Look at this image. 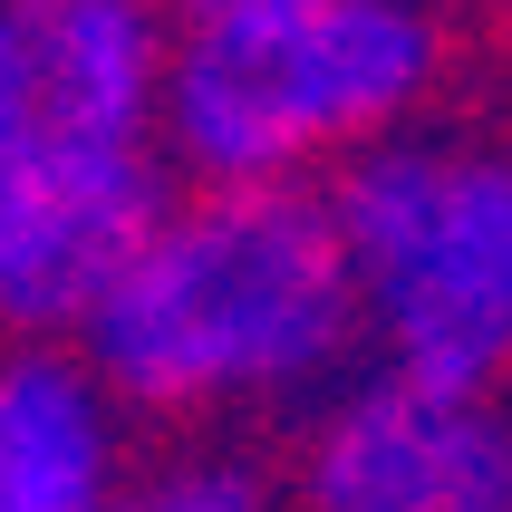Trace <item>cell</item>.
I'll list each match as a JSON object with an SVG mask.
<instances>
[{"label":"cell","mask_w":512,"mask_h":512,"mask_svg":"<svg viewBox=\"0 0 512 512\" xmlns=\"http://www.w3.org/2000/svg\"><path fill=\"white\" fill-rule=\"evenodd\" d=\"M78 348L136 416L319 397L368 348L329 184H184Z\"/></svg>","instance_id":"obj_1"},{"label":"cell","mask_w":512,"mask_h":512,"mask_svg":"<svg viewBox=\"0 0 512 512\" xmlns=\"http://www.w3.org/2000/svg\"><path fill=\"white\" fill-rule=\"evenodd\" d=\"M435 68L416 0H184L155 136L184 184H329L416 126Z\"/></svg>","instance_id":"obj_2"},{"label":"cell","mask_w":512,"mask_h":512,"mask_svg":"<svg viewBox=\"0 0 512 512\" xmlns=\"http://www.w3.org/2000/svg\"><path fill=\"white\" fill-rule=\"evenodd\" d=\"M368 348L397 377H512V155L464 136H387L329 174Z\"/></svg>","instance_id":"obj_3"},{"label":"cell","mask_w":512,"mask_h":512,"mask_svg":"<svg viewBox=\"0 0 512 512\" xmlns=\"http://www.w3.org/2000/svg\"><path fill=\"white\" fill-rule=\"evenodd\" d=\"M174 194L184 174L155 136L0 174V339H87Z\"/></svg>","instance_id":"obj_4"},{"label":"cell","mask_w":512,"mask_h":512,"mask_svg":"<svg viewBox=\"0 0 512 512\" xmlns=\"http://www.w3.org/2000/svg\"><path fill=\"white\" fill-rule=\"evenodd\" d=\"M310 512H512V416L493 387L377 368L319 406L300 445Z\"/></svg>","instance_id":"obj_5"},{"label":"cell","mask_w":512,"mask_h":512,"mask_svg":"<svg viewBox=\"0 0 512 512\" xmlns=\"http://www.w3.org/2000/svg\"><path fill=\"white\" fill-rule=\"evenodd\" d=\"M165 49L174 20L155 0H0V174L155 136Z\"/></svg>","instance_id":"obj_6"},{"label":"cell","mask_w":512,"mask_h":512,"mask_svg":"<svg viewBox=\"0 0 512 512\" xmlns=\"http://www.w3.org/2000/svg\"><path fill=\"white\" fill-rule=\"evenodd\" d=\"M126 493V397L78 339H0V512H107Z\"/></svg>","instance_id":"obj_7"},{"label":"cell","mask_w":512,"mask_h":512,"mask_svg":"<svg viewBox=\"0 0 512 512\" xmlns=\"http://www.w3.org/2000/svg\"><path fill=\"white\" fill-rule=\"evenodd\" d=\"M107 512H271V484L242 455H174L155 474H136Z\"/></svg>","instance_id":"obj_8"}]
</instances>
